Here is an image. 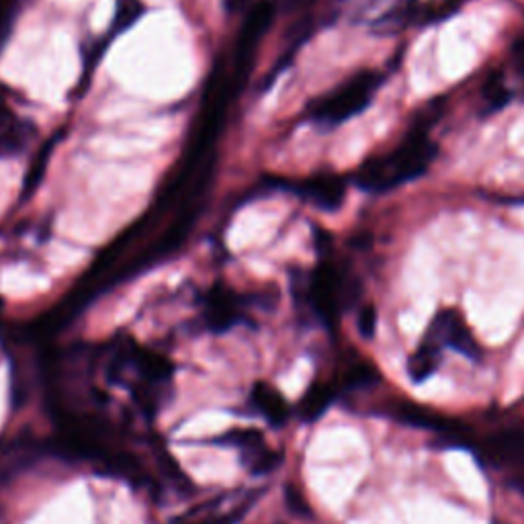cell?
<instances>
[{
    "label": "cell",
    "mask_w": 524,
    "mask_h": 524,
    "mask_svg": "<svg viewBox=\"0 0 524 524\" xmlns=\"http://www.w3.org/2000/svg\"><path fill=\"white\" fill-rule=\"evenodd\" d=\"M439 156V146L428 131L410 129L404 142L389 154L367 158L355 172V185L367 193H387L420 179Z\"/></svg>",
    "instance_id": "obj_1"
},
{
    "label": "cell",
    "mask_w": 524,
    "mask_h": 524,
    "mask_svg": "<svg viewBox=\"0 0 524 524\" xmlns=\"http://www.w3.org/2000/svg\"><path fill=\"white\" fill-rule=\"evenodd\" d=\"M297 289L328 328L338 322L342 310L353 308L363 293L361 281L346 275L334 262H320L308 277L301 279Z\"/></svg>",
    "instance_id": "obj_2"
},
{
    "label": "cell",
    "mask_w": 524,
    "mask_h": 524,
    "mask_svg": "<svg viewBox=\"0 0 524 524\" xmlns=\"http://www.w3.org/2000/svg\"><path fill=\"white\" fill-rule=\"evenodd\" d=\"M381 84H383V74L371 70L359 72L357 76L338 86L336 91L310 103L308 117L318 125L336 127L363 113L375 99Z\"/></svg>",
    "instance_id": "obj_3"
},
{
    "label": "cell",
    "mask_w": 524,
    "mask_h": 524,
    "mask_svg": "<svg viewBox=\"0 0 524 524\" xmlns=\"http://www.w3.org/2000/svg\"><path fill=\"white\" fill-rule=\"evenodd\" d=\"M426 340L441 348L449 346L453 351L469 357L471 361L482 359V348H479L477 340L473 338L471 330L457 310H443L436 314L426 332Z\"/></svg>",
    "instance_id": "obj_4"
},
{
    "label": "cell",
    "mask_w": 524,
    "mask_h": 524,
    "mask_svg": "<svg viewBox=\"0 0 524 524\" xmlns=\"http://www.w3.org/2000/svg\"><path fill=\"white\" fill-rule=\"evenodd\" d=\"M246 299L228 287L215 285L203 299V324L207 330L222 334L244 320Z\"/></svg>",
    "instance_id": "obj_5"
},
{
    "label": "cell",
    "mask_w": 524,
    "mask_h": 524,
    "mask_svg": "<svg viewBox=\"0 0 524 524\" xmlns=\"http://www.w3.org/2000/svg\"><path fill=\"white\" fill-rule=\"evenodd\" d=\"M285 189L322 211H338L346 199V181L334 172H318L301 181L285 183Z\"/></svg>",
    "instance_id": "obj_6"
},
{
    "label": "cell",
    "mask_w": 524,
    "mask_h": 524,
    "mask_svg": "<svg viewBox=\"0 0 524 524\" xmlns=\"http://www.w3.org/2000/svg\"><path fill=\"white\" fill-rule=\"evenodd\" d=\"M250 404L254 410L265 418L273 426H283L289 418V404L281 396V393L267 385V383H256L250 391Z\"/></svg>",
    "instance_id": "obj_7"
},
{
    "label": "cell",
    "mask_w": 524,
    "mask_h": 524,
    "mask_svg": "<svg viewBox=\"0 0 524 524\" xmlns=\"http://www.w3.org/2000/svg\"><path fill=\"white\" fill-rule=\"evenodd\" d=\"M27 123L19 119L9 105H0V158H11L21 154L29 134Z\"/></svg>",
    "instance_id": "obj_8"
},
{
    "label": "cell",
    "mask_w": 524,
    "mask_h": 524,
    "mask_svg": "<svg viewBox=\"0 0 524 524\" xmlns=\"http://www.w3.org/2000/svg\"><path fill=\"white\" fill-rule=\"evenodd\" d=\"M338 396V389L330 383H314L308 391L303 393V398L299 402V418L303 422H316L324 416V412L332 406V402Z\"/></svg>",
    "instance_id": "obj_9"
},
{
    "label": "cell",
    "mask_w": 524,
    "mask_h": 524,
    "mask_svg": "<svg viewBox=\"0 0 524 524\" xmlns=\"http://www.w3.org/2000/svg\"><path fill=\"white\" fill-rule=\"evenodd\" d=\"M439 363H441V346H436L434 342L424 338L418 351L408 361V373L414 383H422L439 369Z\"/></svg>",
    "instance_id": "obj_10"
},
{
    "label": "cell",
    "mask_w": 524,
    "mask_h": 524,
    "mask_svg": "<svg viewBox=\"0 0 524 524\" xmlns=\"http://www.w3.org/2000/svg\"><path fill=\"white\" fill-rule=\"evenodd\" d=\"M217 441H220L222 445H230V447L240 449L242 459H246V457L254 455L256 451L267 447L265 439H262V434L254 428H234V430L222 434Z\"/></svg>",
    "instance_id": "obj_11"
},
{
    "label": "cell",
    "mask_w": 524,
    "mask_h": 524,
    "mask_svg": "<svg viewBox=\"0 0 524 524\" xmlns=\"http://www.w3.org/2000/svg\"><path fill=\"white\" fill-rule=\"evenodd\" d=\"M146 7L142 0H117L115 3V15L111 21L109 37H117L119 33L127 31L140 17H144Z\"/></svg>",
    "instance_id": "obj_12"
},
{
    "label": "cell",
    "mask_w": 524,
    "mask_h": 524,
    "mask_svg": "<svg viewBox=\"0 0 524 524\" xmlns=\"http://www.w3.org/2000/svg\"><path fill=\"white\" fill-rule=\"evenodd\" d=\"M56 140H58L56 136L50 138V142H48L46 146H43V150L37 152L35 160L31 162V166H29V170H27V174H25V181H23L21 199H29V197L37 191V187H39V183H41V179H43V172H46V168H48L50 154H52V150H54V146H56Z\"/></svg>",
    "instance_id": "obj_13"
},
{
    "label": "cell",
    "mask_w": 524,
    "mask_h": 524,
    "mask_svg": "<svg viewBox=\"0 0 524 524\" xmlns=\"http://www.w3.org/2000/svg\"><path fill=\"white\" fill-rule=\"evenodd\" d=\"M482 97H484V109L486 113H496L500 109H504L510 99H512V93L506 89V84L502 80V76L496 72L488 78V82L484 84L482 89Z\"/></svg>",
    "instance_id": "obj_14"
},
{
    "label": "cell",
    "mask_w": 524,
    "mask_h": 524,
    "mask_svg": "<svg viewBox=\"0 0 524 524\" xmlns=\"http://www.w3.org/2000/svg\"><path fill=\"white\" fill-rule=\"evenodd\" d=\"M379 383V371L371 363H357L342 377L344 389H363Z\"/></svg>",
    "instance_id": "obj_15"
},
{
    "label": "cell",
    "mask_w": 524,
    "mask_h": 524,
    "mask_svg": "<svg viewBox=\"0 0 524 524\" xmlns=\"http://www.w3.org/2000/svg\"><path fill=\"white\" fill-rule=\"evenodd\" d=\"M285 502H287V508L293 514H297V516H312V508H310L308 500H305L303 492L297 486H287L285 488Z\"/></svg>",
    "instance_id": "obj_16"
},
{
    "label": "cell",
    "mask_w": 524,
    "mask_h": 524,
    "mask_svg": "<svg viewBox=\"0 0 524 524\" xmlns=\"http://www.w3.org/2000/svg\"><path fill=\"white\" fill-rule=\"evenodd\" d=\"M357 326H359V334H361L363 338H367V340L373 338L375 328H377V312H375L373 305H365V308H361Z\"/></svg>",
    "instance_id": "obj_17"
},
{
    "label": "cell",
    "mask_w": 524,
    "mask_h": 524,
    "mask_svg": "<svg viewBox=\"0 0 524 524\" xmlns=\"http://www.w3.org/2000/svg\"><path fill=\"white\" fill-rule=\"evenodd\" d=\"M252 5H254V0H224V9H226V13L248 11Z\"/></svg>",
    "instance_id": "obj_18"
},
{
    "label": "cell",
    "mask_w": 524,
    "mask_h": 524,
    "mask_svg": "<svg viewBox=\"0 0 524 524\" xmlns=\"http://www.w3.org/2000/svg\"><path fill=\"white\" fill-rule=\"evenodd\" d=\"M512 54L516 56V60H524V35H520L514 43V48H512Z\"/></svg>",
    "instance_id": "obj_19"
},
{
    "label": "cell",
    "mask_w": 524,
    "mask_h": 524,
    "mask_svg": "<svg viewBox=\"0 0 524 524\" xmlns=\"http://www.w3.org/2000/svg\"><path fill=\"white\" fill-rule=\"evenodd\" d=\"M512 486H514V488H516V490H518V492L524 496V473H522V475H518V477L514 479Z\"/></svg>",
    "instance_id": "obj_20"
},
{
    "label": "cell",
    "mask_w": 524,
    "mask_h": 524,
    "mask_svg": "<svg viewBox=\"0 0 524 524\" xmlns=\"http://www.w3.org/2000/svg\"><path fill=\"white\" fill-rule=\"evenodd\" d=\"M314 0H289V7H303V5H310Z\"/></svg>",
    "instance_id": "obj_21"
}]
</instances>
